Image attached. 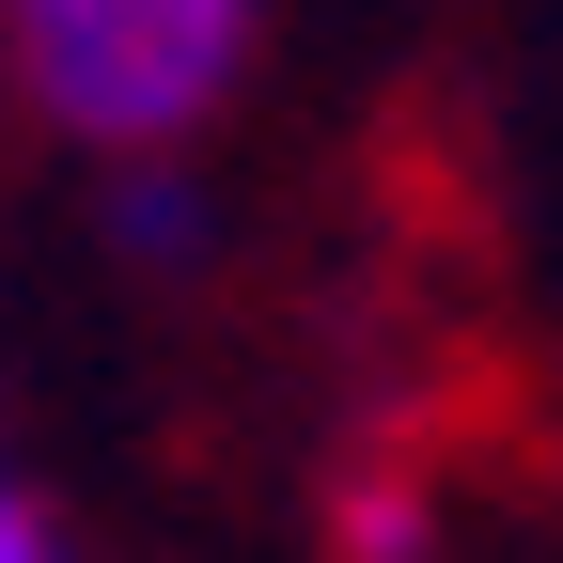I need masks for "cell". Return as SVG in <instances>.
Wrapping results in <instances>:
<instances>
[{"instance_id": "obj_1", "label": "cell", "mask_w": 563, "mask_h": 563, "mask_svg": "<svg viewBox=\"0 0 563 563\" xmlns=\"http://www.w3.org/2000/svg\"><path fill=\"white\" fill-rule=\"evenodd\" d=\"M0 47H16V95L63 141L141 173L220 125V95L266 47V0H0Z\"/></svg>"}, {"instance_id": "obj_2", "label": "cell", "mask_w": 563, "mask_h": 563, "mask_svg": "<svg viewBox=\"0 0 563 563\" xmlns=\"http://www.w3.org/2000/svg\"><path fill=\"white\" fill-rule=\"evenodd\" d=\"M110 235H125L141 266H188V251H203V188H188V157H141V173L110 188Z\"/></svg>"}, {"instance_id": "obj_3", "label": "cell", "mask_w": 563, "mask_h": 563, "mask_svg": "<svg viewBox=\"0 0 563 563\" xmlns=\"http://www.w3.org/2000/svg\"><path fill=\"white\" fill-rule=\"evenodd\" d=\"M344 563H422V485L407 470H361V485H344Z\"/></svg>"}, {"instance_id": "obj_4", "label": "cell", "mask_w": 563, "mask_h": 563, "mask_svg": "<svg viewBox=\"0 0 563 563\" xmlns=\"http://www.w3.org/2000/svg\"><path fill=\"white\" fill-rule=\"evenodd\" d=\"M0 563H79V532L47 517V485H0Z\"/></svg>"}]
</instances>
